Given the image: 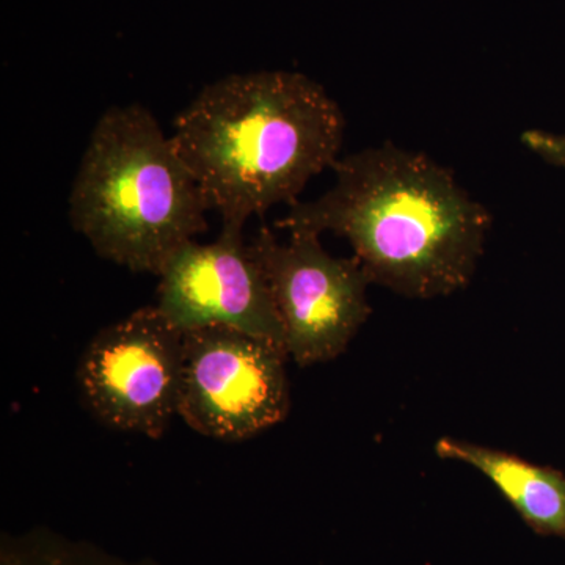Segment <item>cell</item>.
Here are the masks:
<instances>
[{"instance_id":"obj_4","label":"cell","mask_w":565,"mask_h":565,"mask_svg":"<svg viewBox=\"0 0 565 565\" xmlns=\"http://www.w3.org/2000/svg\"><path fill=\"white\" fill-rule=\"evenodd\" d=\"M184 332L156 305L104 327L77 366L82 403L120 433L161 438L180 416Z\"/></svg>"},{"instance_id":"obj_9","label":"cell","mask_w":565,"mask_h":565,"mask_svg":"<svg viewBox=\"0 0 565 565\" xmlns=\"http://www.w3.org/2000/svg\"><path fill=\"white\" fill-rule=\"evenodd\" d=\"M0 565H159L111 555L90 542L73 541L50 530L3 539Z\"/></svg>"},{"instance_id":"obj_2","label":"cell","mask_w":565,"mask_h":565,"mask_svg":"<svg viewBox=\"0 0 565 565\" xmlns=\"http://www.w3.org/2000/svg\"><path fill=\"white\" fill-rule=\"evenodd\" d=\"M345 118L302 73L230 74L206 85L174 120L178 154L222 226L299 202L308 182L340 159Z\"/></svg>"},{"instance_id":"obj_10","label":"cell","mask_w":565,"mask_h":565,"mask_svg":"<svg viewBox=\"0 0 565 565\" xmlns=\"http://www.w3.org/2000/svg\"><path fill=\"white\" fill-rule=\"evenodd\" d=\"M523 147L537 156L541 161L556 169L565 170V132L527 129L520 137Z\"/></svg>"},{"instance_id":"obj_6","label":"cell","mask_w":565,"mask_h":565,"mask_svg":"<svg viewBox=\"0 0 565 565\" xmlns=\"http://www.w3.org/2000/svg\"><path fill=\"white\" fill-rule=\"evenodd\" d=\"M319 237L291 232L281 244L262 228L248 243L269 282L286 351L300 366L338 359L373 313L363 267L353 256L334 258Z\"/></svg>"},{"instance_id":"obj_1","label":"cell","mask_w":565,"mask_h":565,"mask_svg":"<svg viewBox=\"0 0 565 565\" xmlns=\"http://www.w3.org/2000/svg\"><path fill=\"white\" fill-rule=\"evenodd\" d=\"M332 170V188L289 206L278 228L344 237L371 282L411 299L470 285L492 214L451 170L392 141L344 156Z\"/></svg>"},{"instance_id":"obj_5","label":"cell","mask_w":565,"mask_h":565,"mask_svg":"<svg viewBox=\"0 0 565 565\" xmlns=\"http://www.w3.org/2000/svg\"><path fill=\"white\" fill-rule=\"evenodd\" d=\"M184 344L180 416L192 430L243 441L285 422L291 408L285 348L228 327L191 330Z\"/></svg>"},{"instance_id":"obj_7","label":"cell","mask_w":565,"mask_h":565,"mask_svg":"<svg viewBox=\"0 0 565 565\" xmlns=\"http://www.w3.org/2000/svg\"><path fill=\"white\" fill-rule=\"evenodd\" d=\"M156 307L184 333L228 327L286 349L269 282L241 228L222 226L214 243L191 241L174 253L159 274Z\"/></svg>"},{"instance_id":"obj_8","label":"cell","mask_w":565,"mask_h":565,"mask_svg":"<svg viewBox=\"0 0 565 565\" xmlns=\"http://www.w3.org/2000/svg\"><path fill=\"white\" fill-rule=\"evenodd\" d=\"M435 452L481 471L535 533L565 539L564 471L449 437L437 441Z\"/></svg>"},{"instance_id":"obj_3","label":"cell","mask_w":565,"mask_h":565,"mask_svg":"<svg viewBox=\"0 0 565 565\" xmlns=\"http://www.w3.org/2000/svg\"><path fill=\"white\" fill-rule=\"evenodd\" d=\"M172 137L140 104L110 107L93 128L71 185L68 217L102 258L159 277L206 232L210 212Z\"/></svg>"}]
</instances>
